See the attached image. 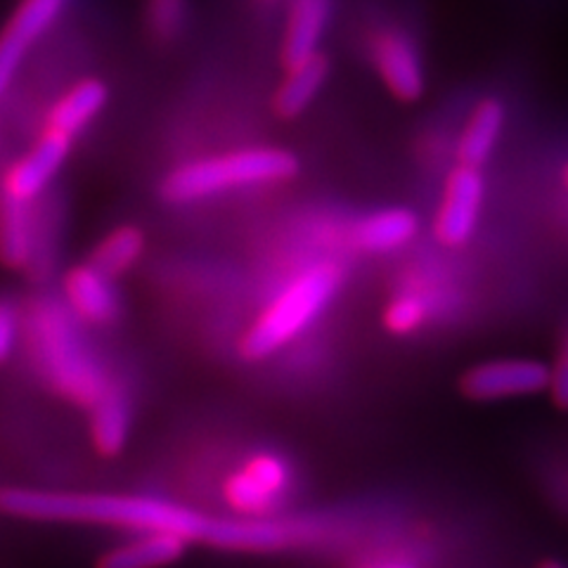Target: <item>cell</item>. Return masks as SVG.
I'll use <instances>...</instances> for the list:
<instances>
[{
    "label": "cell",
    "instance_id": "obj_1",
    "mask_svg": "<svg viewBox=\"0 0 568 568\" xmlns=\"http://www.w3.org/2000/svg\"><path fill=\"white\" fill-rule=\"evenodd\" d=\"M0 507L14 517L39 521H95L135 530H166L185 540H202L230 549H273L311 542L320 536L313 521L277 519H221L169 500L140 495H88V493H45L8 490L0 495Z\"/></svg>",
    "mask_w": 568,
    "mask_h": 568
},
{
    "label": "cell",
    "instance_id": "obj_2",
    "mask_svg": "<svg viewBox=\"0 0 568 568\" xmlns=\"http://www.w3.org/2000/svg\"><path fill=\"white\" fill-rule=\"evenodd\" d=\"M31 351L43 375L64 396L91 407L112 386L106 369L88 346L77 313L58 301H41L29 320Z\"/></svg>",
    "mask_w": 568,
    "mask_h": 568
},
{
    "label": "cell",
    "instance_id": "obj_3",
    "mask_svg": "<svg viewBox=\"0 0 568 568\" xmlns=\"http://www.w3.org/2000/svg\"><path fill=\"white\" fill-rule=\"evenodd\" d=\"M344 271L327 261L311 265L298 273L265 308L242 342V353L248 361H261L277 353L308 329L323 313L334 294L339 292Z\"/></svg>",
    "mask_w": 568,
    "mask_h": 568
},
{
    "label": "cell",
    "instance_id": "obj_4",
    "mask_svg": "<svg viewBox=\"0 0 568 568\" xmlns=\"http://www.w3.org/2000/svg\"><path fill=\"white\" fill-rule=\"evenodd\" d=\"M298 173V159L280 148H248L175 169L164 183L171 202L216 197L227 190L282 183Z\"/></svg>",
    "mask_w": 568,
    "mask_h": 568
},
{
    "label": "cell",
    "instance_id": "obj_5",
    "mask_svg": "<svg viewBox=\"0 0 568 568\" xmlns=\"http://www.w3.org/2000/svg\"><path fill=\"white\" fill-rule=\"evenodd\" d=\"M486 183L481 169L457 164L443 185L440 206L434 219V235L443 246H465L481 219Z\"/></svg>",
    "mask_w": 568,
    "mask_h": 568
},
{
    "label": "cell",
    "instance_id": "obj_6",
    "mask_svg": "<svg viewBox=\"0 0 568 568\" xmlns=\"http://www.w3.org/2000/svg\"><path fill=\"white\" fill-rule=\"evenodd\" d=\"M549 382V367L540 361L503 358L474 365L459 379V390L469 400L490 403L542 394Z\"/></svg>",
    "mask_w": 568,
    "mask_h": 568
},
{
    "label": "cell",
    "instance_id": "obj_7",
    "mask_svg": "<svg viewBox=\"0 0 568 568\" xmlns=\"http://www.w3.org/2000/svg\"><path fill=\"white\" fill-rule=\"evenodd\" d=\"M292 484L290 465L273 453L256 455L230 478L225 497L233 509L246 517H263L273 511L287 495Z\"/></svg>",
    "mask_w": 568,
    "mask_h": 568
},
{
    "label": "cell",
    "instance_id": "obj_8",
    "mask_svg": "<svg viewBox=\"0 0 568 568\" xmlns=\"http://www.w3.org/2000/svg\"><path fill=\"white\" fill-rule=\"evenodd\" d=\"M67 0H24L0 36V95L8 91L29 48L55 24Z\"/></svg>",
    "mask_w": 568,
    "mask_h": 568
},
{
    "label": "cell",
    "instance_id": "obj_9",
    "mask_svg": "<svg viewBox=\"0 0 568 568\" xmlns=\"http://www.w3.org/2000/svg\"><path fill=\"white\" fill-rule=\"evenodd\" d=\"M372 58L390 95L417 102L424 93V69L413 39L400 29H384L372 41Z\"/></svg>",
    "mask_w": 568,
    "mask_h": 568
},
{
    "label": "cell",
    "instance_id": "obj_10",
    "mask_svg": "<svg viewBox=\"0 0 568 568\" xmlns=\"http://www.w3.org/2000/svg\"><path fill=\"white\" fill-rule=\"evenodd\" d=\"M69 148V135L55 129H48V133L36 142V148L22 159V162H17L12 166V171L6 178V190L33 202L39 194H43L48 183L62 169Z\"/></svg>",
    "mask_w": 568,
    "mask_h": 568
},
{
    "label": "cell",
    "instance_id": "obj_11",
    "mask_svg": "<svg viewBox=\"0 0 568 568\" xmlns=\"http://www.w3.org/2000/svg\"><path fill=\"white\" fill-rule=\"evenodd\" d=\"M64 294L69 301L67 306L88 323L104 325L119 313V294L112 284V275L102 273L93 263L69 273Z\"/></svg>",
    "mask_w": 568,
    "mask_h": 568
},
{
    "label": "cell",
    "instance_id": "obj_12",
    "mask_svg": "<svg viewBox=\"0 0 568 568\" xmlns=\"http://www.w3.org/2000/svg\"><path fill=\"white\" fill-rule=\"evenodd\" d=\"M507 112L500 100L486 98L474 106L457 140V164L484 169L503 138Z\"/></svg>",
    "mask_w": 568,
    "mask_h": 568
},
{
    "label": "cell",
    "instance_id": "obj_13",
    "mask_svg": "<svg viewBox=\"0 0 568 568\" xmlns=\"http://www.w3.org/2000/svg\"><path fill=\"white\" fill-rule=\"evenodd\" d=\"M419 233V219L410 209H384L353 227V244L369 254H388L410 244Z\"/></svg>",
    "mask_w": 568,
    "mask_h": 568
},
{
    "label": "cell",
    "instance_id": "obj_14",
    "mask_svg": "<svg viewBox=\"0 0 568 568\" xmlns=\"http://www.w3.org/2000/svg\"><path fill=\"white\" fill-rule=\"evenodd\" d=\"M36 211L31 200L3 187L0 192V256L12 268H27L33 252Z\"/></svg>",
    "mask_w": 568,
    "mask_h": 568
},
{
    "label": "cell",
    "instance_id": "obj_15",
    "mask_svg": "<svg viewBox=\"0 0 568 568\" xmlns=\"http://www.w3.org/2000/svg\"><path fill=\"white\" fill-rule=\"evenodd\" d=\"M329 20V0H294L290 12L284 64L294 67L317 52Z\"/></svg>",
    "mask_w": 568,
    "mask_h": 568
},
{
    "label": "cell",
    "instance_id": "obj_16",
    "mask_svg": "<svg viewBox=\"0 0 568 568\" xmlns=\"http://www.w3.org/2000/svg\"><path fill=\"white\" fill-rule=\"evenodd\" d=\"M329 77V62L325 55L315 52L313 58L290 67V77L277 88L275 110L284 119H294L317 98L320 88Z\"/></svg>",
    "mask_w": 568,
    "mask_h": 568
},
{
    "label": "cell",
    "instance_id": "obj_17",
    "mask_svg": "<svg viewBox=\"0 0 568 568\" xmlns=\"http://www.w3.org/2000/svg\"><path fill=\"white\" fill-rule=\"evenodd\" d=\"M93 410V438L98 448L106 455L119 453L129 438L131 429V405L121 388L110 386L104 394L91 405Z\"/></svg>",
    "mask_w": 568,
    "mask_h": 568
},
{
    "label": "cell",
    "instance_id": "obj_18",
    "mask_svg": "<svg viewBox=\"0 0 568 568\" xmlns=\"http://www.w3.org/2000/svg\"><path fill=\"white\" fill-rule=\"evenodd\" d=\"M187 540L166 530H150L145 538H140L126 547H119L110 557H104V566L110 568H145L162 566L181 559L185 555Z\"/></svg>",
    "mask_w": 568,
    "mask_h": 568
},
{
    "label": "cell",
    "instance_id": "obj_19",
    "mask_svg": "<svg viewBox=\"0 0 568 568\" xmlns=\"http://www.w3.org/2000/svg\"><path fill=\"white\" fill-rule=\"evenodd\" d=\"M106 102V88L100 81H81L55 104L50 114V129L69 138L81 133Z\"/></svg>",
    "mask_w": 568,
    "mask_h": 568
},
{
    "label": "cell",
    "instance_id": "obj_20",
    "mask_svg": "<svg viewBox=\"0 0 568 568\" xmlns=\"http://www.w3.org/2000/svg\"><path fill=\"white\" fill-rule=\"evenodd\" d=\"M145 248V237L138 227H119L112 235H106L93 254V265L106 275H121L138 263Z\"/></svg>",
    "mask_w": 568,
    "mask_h": 568
},
{
    "label": "cell",
    "instance_id": "obj_21",
    "mask_svg": "<svg viewBox=\"0 0 568 568\" xmlns=\"http://www.w3.org/2000/svg\"><path fill=\"white\" fill-rule=\"evenodd\" d=\"M426 317H429V306L424 304V298H419L417 294H398L396 298H390V304L384 308V327L390 334H413L417 332Z\"/></svg>",
    "mask_w": 568,
    "mask_h": 568
},
{
    "label": "cell",
    "instance_id": "obj_22",
    "mask_svg": "<svg viewBox=\"0 0 568 568\" xmlns=\"http://www.w3.org/2000/svg\"><path fill=\"white\" fill-rule=\"evenodd\" d=\"M150 22L162 39H173L185 22V0H150Z\"/></svg>",
    "mask_w": 568,
    "mask_h": 568
},
{
    "label": "cell",
    "instance_id": "obj_23",
    "mask_svg": "<svg viewBox=\"0 0 568 568\" xmlns=\"http://www.w3.org/2000/svg\"><path fill=\"white\" fill-rule=\"evenodd\" d=\"M17 339H20V315L6 301H0V363L10 358Z\"/></svg>",
    "mask_w": 568,
    "mask_h": 568
},
{
    "label": "cell",
    "instance_id": "obj_24",
    "mask_svg": "<svg viewBox=\"0 0 568 568\" xmlns=\"http://www.w3.org/2000/svg\"><path fill=\"white\" fill-rule=\"evenodd\" d=\"M545 390H549V398L559 410H568V355L559 358L555 367H549V382Z\"/></svg>",
    "mask_w": 568,
    "mask_h": 568
},
{
    "label": "cell",
    "instance_id": "obj_25",
    "mask_svg": "<svg viewBox=\"0 0 568 568\" xmlns=\"http://www.w3.org/2000/svg\"><path fill=\"white\" fill-rule=\"evenodd\" d=\"M564 183H566V185H568V166H566V169H564Z\"/></svg>",
    "mask_w": 568,
    "mask_h": 568
},
{
    "label": "cell",
    "instance_id": "obj_26",
    "mask_svg": "<svg viewBox=\"0 0 568 568\" xmlns=\"http://www.w3.org/2000/svg\"><path fill=\"white\" fill-rule=\"evenodd\" d=\"M566 355H568V353H566Z\"/></svg>",
    "mask_w": 568,
    "mask_h": 568
}]
</instances>
